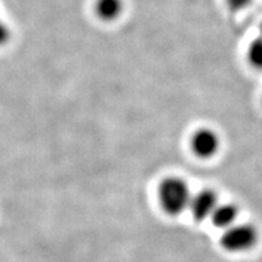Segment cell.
Wrapping results in <instances>:
<instances>
[{
  "label": "cell",
  "instance_id": "cell-2",
  "mask_svg": "<svg viewBox=\"0 0 262 262\" xmlns=\"http://www.w3.org/2000/svg\"><path fill=\"white\" fill-rule=\"evenodd\" d=\"M258 238L254 226L248 224L233 225L225 231L221 237V245L229 253H243L256 244Z\"/></svg>",
  "mask_w": 262,
  "mask_h": 262
},
{
  "label": "cell",
  "instance_id": "cell-7",
  "mask_svg": "<svg viewBox=\"0 0 262 262\" xmlns=\"http://www.w3.org/2000/svg\"><path fill=\"white\" fill-rule=\"evenodd\" d=\"M247 58L251 67L262 71V22L258 27L257 35L249 44Z\"/></svg>",
  "mask_w": 262,
  "mask_h": 262
},
{
  "label": "cell",
  "instance_id": "cell-6",
  "mask_svg": "<svg viewBox=\"0 0 262 262\" xmlns=\"http://www.w3.org/2000/svg\"><path fill=\"white\" fill-rule=\"evenodd\" d=\"M238 217V208L234 204L227 203L216 206L215 211L212 212L211 220L216 227L227 229L235 224Z\"/></svg>",
  "mask_w": 262,
  "mask_h": 262
},
{
  "label": "cell",
  "instance_id": "cell-5",
  "mask_svg": "<svg viewBox=\"0 0 262 262\" xmlns=\"http://www.w3.org/2000/svg\"><path fill=\"white\" fill-rule=\"evenodd\" d=\"M124 0H95L94 11L101 21L113 22L124 11Z\"/></svg>",
  "mask_w": 262,
  "mask_h": 262
},
{
  "label": "cell",
  "instance_id": "cell-1",
  "mask_svg": "<svg viewBox=\"0 0 262 262\" xmlns=\"http://www.w3.org/2000/svg\"><path fill=\"white\" fill-rule=\"evenodd\" d=\"M191 192L182 179L168 178L163 180L159 187V201L164 211L169 215H179L189 206Z\"/></svg>",
  "mask_w": 262,
  "mask_h": 262
},
{
  "label": "cell",
  "instance_id": "cell-3",
  "mask_svg": "<svg viewBox=\"0 0 262 262\" xmlns=\"http://www.w3.org/2000/svg\"><path fill=\"white\" fill-rule=\"evenodd\" d=\"M191 148L199 158H211L220 148V137L214 130L203 127L193 134Z\"/></svg>",
  "mask_w": 262,
  "mask_h": 262
},
{
  "label": "cell",
  "instance_id": "cell-4",
  "mask_svg": "<svg viewBox=\"0 0 262 262\" xmlns=\"http://www.w3.org/2000/svg\"><path fill=\"white\" fill-rule=\"evenodd\" d=\"M217 205L219 202L216 193L210 189H203L192 196L188 208L194 220L203 221L211 217Z\"/></svg>",
  "mask_w": 262,
  "mask_h": 262
},
{
  "label": "cell",
  "instance_id": "cell-9",
  "mask_svg": "<svg viewBox=\"0 0 262 262\" xmlns=\"http://www.w3.org/2000/svg\"><path fill=\"white\" fill-rule=\"evenodd\" d=\"M225 2L232 11H242L247 9L254 0H225Z\"/></svg>",
  "mask_w": 262,
  "mask_h": 262
},
{
  "label": "cell",
  "instance_id": "cell-8",
  "mask_svg": "<svg viewBox=\"0 0 262 262\" xmlns=\"http://www.w3.org/2000/svg\"><path fill=\"white\" fill-rule=\"evenodd\" d=\"M10 39H11V29L4 19L0 17V48L8 44Z\"/></svg>",
  "mask_w": 262,
  "mask_h": 262
}]
</instances>
